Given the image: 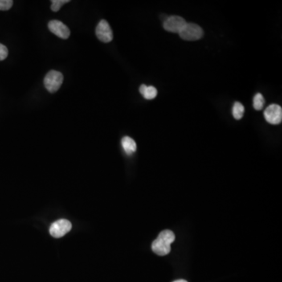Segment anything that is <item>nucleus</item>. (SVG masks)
<instances>
[{
    "mask_svg": "<svg viewBox=\"0 0 282 282\" xmlns=\"http://www.w3.org/2000/svg\"><path fill=\"white\" fill-rule=\"evenodd\" d=\"M69 2V0H53L51 10L54 12L59 11L62 6Z\"/></svg>",
    "mask_w": 282,
    "mask_h": 282,
    "instance_id": "13",
    "label": "nucleus"
},
{
    "mask_svg": "<svg viewBox=\"0 0 282 282\" xmlns=\"http://www.w3.org/2000/svg\"><path fill=\"white\" fill-rule=\"evenodd\" d=\"M186 24V21L180 16H169L164 21L163 28L169 32L180 33Z\"/></svg>",
    "mask_w": 282,
    "mask_h": 282,
    "instance_id": "6",
    "label": "nucleus"
},
{
    "mask_svg": "<svg viewBox=\"0 0 282 282\" xmlns=\"http://www.w3.org/2000/svg\"><path fill=\"white\" fill-rule=\"evenodd\" d=\"M147 87H148V86H146V85H141L140 87V94H142L143 95V94H144V92H145V91H146Z\"/></svg>",
    "mask_w": 282,
    "mask_h": 282,
    "instance_id": "16",
    "label": "nucleus"
},
{
    "mask_svg": "<svg viewBox=\"0 0 282 282\" xmlns=\"http://www.w3.org/2000/svg\"><path fill=\"white\" fill-rule=\"evenodd\" d=\"M48 28L53 34L59 37V38H63V39L68 38L70 36V34H71L69 29L63 22L57 21V20L50 21L48 24Z\"/></svg>",
    "mask_w": 282,
    "mask_h": 282,
    "instance_id": "8",
    "label": "nucleus"
},
{
    "mask_svg": "<svg viewBox=\"0 0 282 282\" xmlns=\"http://www.w3.org/2000/svg\"><path fill=\"white\" fill-rule=\"evenodd\" d=\"M244 112L245 108L243 104H241L240 102H235L232 108L233 117L236 120H240L243 117Z\"/></svg>",
    "mask_w": 282,
    "mask_h": 282,
    "instance_id": "10",
    "label": "nucleus"
},
{
    "mask_svg": "<svg viewBox=\"0 0 282 282\" xmlns=\"http://www.w3.org/2000/svg\"><path fill=\"white\" fill-rule=\"evenodd\" d=\"M96 35L99 39L103 42H110L113 39V32L110 27L108 21L101 20L96 29Z\"/></svg>",
    "mask_w": 282,
    "mask_h": 282,
    "instance_id": "7",
    "label": "nucleus"
},
{
    "mask_svg": "<svg viewBox=\"0 0 282 282\" xmlns=\"http://www.w3.org/2000/svg\"><path fill=\"white\" fill-rule=\"evenodd\" d=\"M187 282V281L185 280H177V281H175V282Z\"/></svg>",
    "mask_w": 282,
    "mask_h": 282,
    "instance_id": "17",
    "label": "nucleus"
},
{
    "mask_svg": "<svg viewBox=\"0 0 282 282\" xmlns=\"http://www.w3.org/2000/svg\"><path fill=\"white\" fill-rule=\"evenodd\" d=\"M72 225L67 219H62L54 222L50 227V234L54 238H62L71 230Z\"/></svg>",
    "mask_w": 282,
    "mask_h": 282,
    "instance_id": "4",
    "label": "nucleus"
},
{
    "mask_svg": "<svg viewBox=\"0 0 282 282\" xmlns=\"http://www.w3.org/2000/svg\"><path fill=\"white\" fill-rule=\"evenodd\" d=\"M122 145L127 155H132L136 151V144L129 136H124L122 140Z\"/></svg>",
    "mask_w": 282,
    "mask_h": 282,
    "instance_id": "9",
    "label": "nucleus"
},
{
    "mask_svg": "<svg viewBox=\"0 0 282 282\" xmlns=\"http://www.w3.org/2000/svg\"><path fill=\"white\" fill-rule=\"evenodd\" d=\"M8 56V49L6 46L0 43V61H3Z\"/></svg>",
    "mask_w": 282,
    "mask_h": 282,
    "instance_id": "15",
    "label": "nucleus"
},
{
    "mask_svg": "<svg viewBox=\"0 0 282 282\" xmlns=\"http://www.w3.org/2000/svg\"><path fill=\"white\" fill-rule=\"evenodd\" d=\"M12 0H0V10H9L13 6Z\"/></svg>",
    "mask_w": 282,
    "mask_h": 282,
    "instance_id": "14",
    "label": "nucleus"
},
{
    "mask_svg": "<svg viewBox=\"0 0 282 282\" xmlns=\"http://www.w3.org/2000/svg\"><path fill=\"white\" fill-rule=\"evenodd\" d=\"M265 100L261 94H255L253 98V107L256 111L263 109L264 106Z\"/></svg>",
    "mask_w": 282,
    "mask_h": 282,
    "instance_id": "11",
    "label": "nucleus"
},
{
    "mask_svg": "<svg viewBox=\"0 0 282 282\" xmlns=\"http://www.w3.org/2000/svg\"><path fill=\"white\" fill-rule=\"evenodd\" d=\"M265 119L267 123L272 125H279L282 121V108L279 104H273L265 110Z\"/></svg>",
    "mask_w": 282,
    "mask_h": 282,
    "instance_id": "5",
    "label": "nucleus"
},
{
    "mask_svg": "<svg viewBox=\"0 0 282 282\" xmlns=\"http://www.w3.org/2000/svg\"><path fill=\"white\" fill-rule=\"evenodd\" d=\"M174 240L175 234L173 231L163 230L152 243V251L157 255H168L171 251V244Z\"/></svg>",
    "mask_w": 282,
    "mask_h": 282,
    "instance_id": "1",
    "label": "nucleus"
},
{
    "mask_svg": "<svg viewBox=\"0 0 282 282\" xmlns=\"http://www.w3.org/2000/svg\"><path fill=\"white\" fill-rule=\"evenodd\" d=\"M63 81V75L59 71L52 70V71H49L45 76V88L51 94L56 93L59 90L60 87H62Z\"/></svg>",
    "mask_w": 282,
    "mask_h": 282,
    "instance_id": "3",
    "label": "nucleus"
},
{
    "mask_svg": "<svg viewBox=\"0 0 282 282\" xmlns=\"http://www.w3.org/2000/svg\"><path fill=\"white\" fill-rule=\"evenodd\" d=\"M203 30L199 25L188 22L179 33L181 38L186 41L198 40L203 36Z\"/></svg>",
    "mask_w": 282,
    "mask_h": 282,
    "instance_id": "2",
    "label": "nucleus"
},
{
    "mask_svg": "<svg viewBox=\"0 0 282 282\" xmlns=\"http://www.w3.org/2000/svg\"><path fill=\"white\" fill-rule=\"evenodd\" d=\"M157 89L156 87H152V86L147 87L146 91L143 94V96L146 100H153L157 96Z\"/></svg>",
    "mask_w": 282,
    "mask_h": 282,
    "instance_id": "12",
    "label": "nucleus"
}]
</instances>
